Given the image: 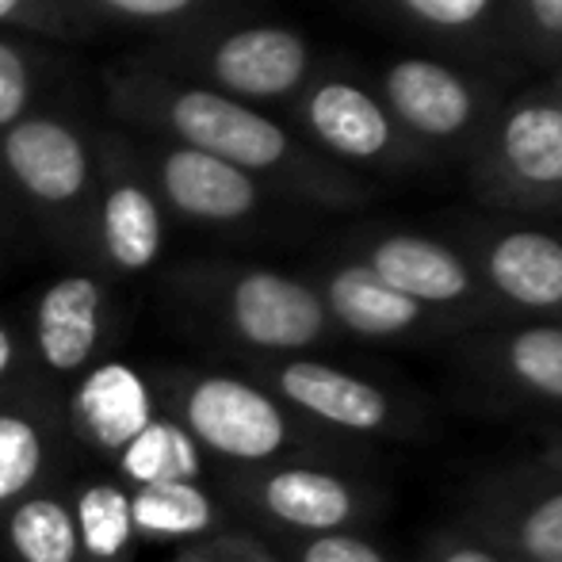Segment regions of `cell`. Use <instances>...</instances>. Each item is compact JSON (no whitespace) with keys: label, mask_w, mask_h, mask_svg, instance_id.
I'll list each match as a JSON object with an SVG mask.
<instances>
[{"label":"cell","mask_w":562,"mask_h":562,"mask_svg":"<svg viewBox=\"0 0 562 562\" xmlns=\"http://www.w3.org/2000/svg\"><path fill=\"white\" fill-rule=\"evenodd\" d=\"M180 425L200 448H211L237 463H265L288 445L283 409L234 375H203L180 394Z\"/></svg>","instance_id":"cell-1"},{"label":"cell","mask_w":562,"mask_h":562,"mask_svg":"<svg viewBox=\"0 0 562 562\" xmlns=\"http://www.w3.org/2000/svg\"><path fill=\"white\" fill-rule=\"evenodd\" d=\"M165 115H169V126L184 138L188 149L211 154L241 172L272 169L288 154V134L272 119L249 112L223 92H180V97H172Z\"/></svg>","instance_id":"cell-2"},{"label":"cell","mask_w":562,"mask_h":562,"mask_svg":"<svg viewBox=\"0 0 562 562\" xmlns=\"http://www.w3.org/2000/svg\"><path fill=\"white\" fill-rule=\"evenodd\" d=\"M229 322L252 348L291 352L322 337L326 306L306 283L280 272H249L229 291Z\"/></svg>","instance_id":"cell-3"},{"label":"cell","mask_w":562,"mask_h":562,"mask_svg":"<svg viewBox=\"0 0 562 562\" xmlns=\"http://www.w3.org/2000/svg\"><path fill=\"white\" fill-rule=\"evenodd\" d=\"M4 161L15 184L46 207L77 203L89 188L85 142L58 119H20L4 134Z\"/></svg>","instance_id":"cell-4"},{"label":"cell","mask_w":562,"mask_h":562,"mask_svg":"<svg viewBox=\"0 0 562 562\" xmlns=\"http://www.w3.org/2000/svg\"><path fill=\"white\" fill-rule=\"evenodd\" d=\"M74 425L97 451L119 456L157 417L149 383L123 360H104L74 386Z\"/></svg>","instance_id":"cell-5"},{"label":"cell","mask_w":562,"mask_h":562,"mask_svg":"<svg viewBox=\"0 0 562 562\" xmlns=\"http://www.w3.org/2000/svg\"><path fill=\"white\" fill-rule=\"evenodd\" d=\"M104 337V288L92 276H61L35 306V348L54 375H77Z\"/></svg>","instance_id":"cell-6"},{"label":"cell","mask_w":562,"mask_h":562,"mask_svg":"<svg viewBox=\"0 0 562 562\" xmlns=\"http://www.w3.org/2000/svg\"><path fill=\"white\" fill-rule=\"evenodd\" d=\"M211 69L237 97H280L303 81L306 46L283 27H249L215 46Z\"/></svg>","instance_id":"cell-7"},{"label":"cell","mask_w":562,"mask_h":562,"mask_svg":"<svg viewBox=\"0 0 562 562\" xmlns=\"http://www.w3.org/2000/svg\"><path fill=\"white\" fill-rule=\"evenodd\" d=\"M161 188L180 215L203 223H234L257 207V184L249 172L188 146L165 154Z\"/></svg>","instance_id":"cell-8"},{"label":"cell","mask_w":562,"mask_h":562,"mask_svg":"<svg viewBox=\"0 0 562 562\" xmlns=\"http://www.w3.org/2000/svg\"><path fill=\"white\" fill-rule=\"evenodd\" d=\"M283 398L295 402L299 409L322 417L340 429L371 432L386 422V398L363 379L348 375V371L326 368V363L299 360L276 375Z\"/></svg>","instance_id":"cell-9"},{"label":"cell","mask_w":562,"mask_h":562,"mask_svg":"<svg viewBox=\"0 0 562 562\" xmlns=\"http://www.w3.org/2000/svg\"><path fill=\"white\" fill-rule=\"evenodd\" d=\"M371 272L398 295L422 303H451L467 291V268L456 252L425 241V237H386L371 252Z\"/></svg>","instance_id":"cell-10"},{"label":"cell","mask_w":562,"mask_h":562,"mask_svg":"<svg viewBox=\"0 0 562 562\" xmlns=\"http://www.w3.org/2000/svg\"><path fill=\"white\" fill-rule=\"evenodd\" d=\"M394 112L425 134H456L471 119V92L456 74L432 61H402L386 77Z\"/></svg>","instance_id":"cell-11"},{"label":"cell","mask_w":562,"mask_h":562,"mask_svg":"<svg viewBox=\"0 0 562 562\" xmlns=\"http://www.w3.org/2000/svg\"><path fill=\"white\" fill-rule=\"evenodd\" d=\"M260 502L276 520L303 532H334L352 517V494L340 479L311 467H288L276 471L260 486Z\"/></svg>","instance_id":"cell-12"},{"label":"cell","mask_w":562,"mask_h":562,"mask_svg":"<svg viewBox=\"0 0 562 562\" xmlns=\"http://www.w3.org/2000/svg\"><path fill=\"white\" fill-rule=\"evenodd\" d=\"M100 237L104 252L123 272H146L165 245V223L157 200L134 180H123L104 195L100 211Z\"/></svg>","instance_id":"cell-13"},{"label":"cell","mask_w":562,"mask_h":562,"mask_svg":"<svg viewBox=\"0 0 562 562\" xmlns=\"http://www.w3.org/2000/svg\"><path fill=\"white\" fill-rule=\"evenodd\" d=\"M494 283L520 306L562 303V245L548 234H509L490 252Z\"/></svg>","instance_id":"cell-14"},{"label":"cell","mask_w":562,"mask_h":562,"mask_svg":"<svg viewBox=\"0 0 562 562\" xmlns=\"http://www.w3.org/2000/svg\"><path fill=\"white\" fill-rule=\"evenodd\" d=\"M311 126L326 146L345 157H375L391 142L386 115L356 85H322L311 97Z\"/></svg>","instance_id":"cell-15"},{"label":"cell","mask_w":562,"mask_h":562,"mask_svg":"<svg viewBox=\"0 0 562 562\" xmlns=\"http://www.w3.org/2000/svg\"><path fill=\"white\" fill-rule=\"evenodd\" d=\"M115 467L131 482V490L165 486V482H200L203 451L177 417L157 414L146 432H138L119 451Z\"/></svg>","instance_id":"cell-16"},{"label":"cell","mask_w":562,"mask_h":562,"mask_svg":"<svg viewBox=\"0 0 562 562\" xmlns=\"http://www.w3.org/2000/svg\"><path fill=\"white\" fill-rule=\"evenodd\" d=\"M329 306L348 329L363 337H391L417 322L422 306L386 288L371 268H345L329 280Z\"/></svg>","instance_id":"cell-17"},{"label":"cell","mask_w":562,"mask_h":562,"mask_svg":"<svg viewBox=\"0 0 562 562\" xmlns=\"http://www.w3.org/2000/svg\"><path fill=\"white\" fill-rule=\"evenodd\" d=\"M131 520L138 540H192L215 528L218 513L200 482H165L131 490Z\"/></svg>","instance_id":"cell-18"},{"label":"cell","mask_w":562,"mask_h":562,"mask_svg":"<svg viewBox=\"0 0 562 562\" xmlns=\"http://www.w3.org/2000/svg\"><path fill=\"white\" fill-rule=\"evenodd\" d=\"M69 509H74L81 562H131L138 540L131 520V490L97 479L74 497Z\"/></svg>","instance_id":"cell-19"},{"label":"cell","mask_w":562,"mask_h":562,"mask_svg":"<svg viewBox=\"0 0 562 562\" xmlns=\"http://www.w3.org/2000/svg\"><path fill=\"white\" fill-rule=\"evenodd\" d=\"M4 540L20 562H81L74 509L54 494H35L12 505Z\"/></svg>","instance_id":"cell-20"},{"label":"cell","mask_w":562,"mask_h":562,"mask_svg":"<svg viewBox=\"0 0 562 562\" xmlns=\"http://www.w3.org/2000/svg\"><path fill=\"white\" fill-rule=\"evenodd\" d=\"M502 146L509 165L532 184H562V112L525 108L505 123Z\"/></svg>","instance_id":"cell-21"},{"label":"cell","mask_w":562,"mask_h":562,"mask_svg":"<svg viewBox=\"0 0 562 562\" xmlns=\"http://www.w3.org/2000/svg\"><path fill=\"white\" fill-rule=\"evenodd\" d=\"M46 471V432L20 409H0V509L23 502Z\"/></svg>","instance_id":"cell-22"},{"label":"cell","mask_w":562,"mask_h":562,"mask_svg":"<svg viewBox=\"0 0 562 562\" xmlns=\"http://www.w3.org/2000/svg\"><path fill=\"white\" fill-rule=\"evenodd\" d=\"M509 368L532 391L548 394V398H562V329L543 326L513 337Z\"/></svg>","instance_id":"cell-23"},{"label":"cell","mask_w":562,"mask_h":562,"mask_svg":"<svg viewBox=\"0 0 562 562\" xmlns=\"http://www.w3.org/2000/svg\"><path fill=\"white\" fill-rule=\"evenodd\" d=\"M520 543L536 562H562V494L528 513L520 525Z\"/></svg>","instance_id":"cell-24"},{"label":"cell","mask_w":562,"mask_h":562,"mask_svg":"<svg viewBox=\"0 0 562 562\" xmlns=\"http://www.w3.org/2000/svg\"><path fill=\"white\" fill-rule=\"evenodd\" d=\"M31 97V69L15 46L0 43V131L15 126Z\"/></svg>","instance_id":"cell-25"},{"label":"cell","mask_w":562,"mask_h":562,"mask_svg":"<svg viewBox=\"0 0 562 562\" xmlns=\"http://www.w3.org/2000/svg\"><path fill=\"white\" fill-rule=\"evenodd\" d=\"M299 562H386L379 555L375 548H368L363 540H352V536H337V532H326L303 551Z\"/></svg>","instance_id":"cell-26"},{"label":"cell","mask_w":562,"mask_h":562,"mask_svg":"<svg viewBox=\"0 0 562 562\" xmlns=\"http://www.w3.org/2000/svg\"><path fill=\"white\" fill-rule=\"evenodd\" d=\"M486 4L490 0H406L409 12H417L429 23H440V27H463V23L479 20Z\"/></svg>","instance_id":"cell-27"},{"label":"cell","mask_w":562,"mask_h":562,"mask_svg":"<svg viewBox=\"0 0 562 562\" xmlns=\"http://www.w3.org/2000/svg\"><path fill=\"white\" fill-rule=\"evenodd\" d=\"M104 4H112L123 15H138V20H165V15L192 8L195 0H104Z\"/></svg>","instance_id":"cell-28"},{"label":"cell","mask_w":562,"mask_h":562,"mask_svg":"<svg viewBox=\"0 0 562 562\" xmlns=\"http://www.w3.org/2000/svg\"><path fill=\"white\" fill-rule=\"evenodd\" d=\"M528 8L548 31H562V0H528Z\"/></svg>","instance_id":"cell-29"},{"label":"cell","mask_w":562,"mask_h":562,"mask_svg":"<svg viewBox=\"0 0 562 562\" xmlns=\"http://www.w3.org/2000/svg\"><path fill=\"white\" fill-rule=\"evenodd\" d=\"M12 360H15V340L4 326H0V383H4L8 371H12Z\"/></svg>","instance_id":"cell-30"},{"label":"cell","mask_w":562,"mask_h":562,"mask_svg":"<svg viewBox=\"0 0 562 562\" xmlns=\"http://www.w3.org/2000/svg\"><path fill=\"white\" fill-rule=\"evenodd\" d=\"M445 562H497V559L486 555V551H479V548H459V551H451Z\"/></svg>","instance_id":"cell-31"},{"label":"cell","mask_w":562,"mask_h":562,"mask_svg":"<svg viewBox=\"0 0 562 562\" xmlns=\"http://www.w3.org/2000/svg\"><path fill=\"white\" fill-rule=\"evenodd\" d=\"M23 8V0H0V20H8V15H15Z\"/></svg>","instance_id":"cell-32"},{"label":"cell","mask_w":562,"mask_h":562,"mask_svg":"<svg viewBox=\"0 0 562 562\" xmlns=\"http://www.w3.org/2000/svg\"><path fill=\"white\" fill-rule=\"evenodd\" d=\"M180 562H218V559H207V555H192V559H180Z\"/></svg>","instance_id":"cell-33"}]
</instances>
